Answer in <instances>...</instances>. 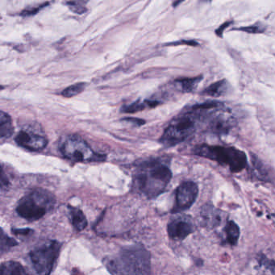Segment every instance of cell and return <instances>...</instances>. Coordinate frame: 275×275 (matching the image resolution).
I'll list each match as a JSON object with an SVG mask.
<instances>
[{
    "instance_id": "cell-21",
    "label": "cell",
    "mask_w": 275,
    "mask_h": 275,
    "mask_svg": "<svg viewBox=\"0 0 275 275\" xmlns=\"http://www.w3.org/2000/svg\"><path fill=\"white\" fill-rule=\"evenodd\" d=\"M252 161L254 169H256V171L258 172L260 178H262V179H266V180H267V172L265 171V169L264 168L262 163L255 156H253Z\"/></svg>"
},
{
    "instance_id": "cell-17",
    "label": "cell",
    "mask_w": 275,
    "mask_h": 275,
    "mask_svg": "<svg viewBox=\"0 0 275 275\" xmlns=\"http://www.w3.org/2000/svg\"><path fill=\"white\" fill-rule=\"evenodd\" d=\"M159 104L158 101L155 100H146L144 102H136V103H132L128 105L126 107H123L122 112L127 113H133L139 112V111L143 110L146 107H154Z\"/></svg>"
},
{
    "instance_id": "cell-11",
    "label": "cell",
    "mask_w": 275,
    "mask_h": 275,
    "mask_svg": "<svg viewBox=\"0 0 275 275\" xmlns=\"http://www.w3.org/2000/svg\"><path fill=\"white\" fill-rule=\"evenodd\" d=\"M201 217L204 226L213 229L221 225L224 219V212L211 204H207L202 208Z\"/></svg>"
},
{
    "instance_id": "cell-26",
    "label": "cell",
    "mask_w": 275,
    "mask_h": 275,
    "mask_svg": "<svg viewBox=\"0 0 275 275\" xmlns=\"http://www.w3.org/2000/svg\"><path fill=\"white\" fill-rule=\"evenodd\" d=\"M230 22H227V23H224L221 27L218 29V30H215V34L219 36V37H222V34H223L224 30L226 29L228 26L230 25Z\"/></svg>"
},
{
    "instance_id": "cell-7",
    "label": "cell",
    "mask_w": 275,
    "mask_h": 275,
    "mask_svg": "<svg viewBox=\"0 0 275 275\" xmlns=\"http://www.w3.org/2000/svg\"><path fill=\"white\" fill-rule=\"evenodd\" d=\"M61 152L66 158L76 162L102 161L103 154L95 153L84 140L78 136H69L61 147Z\"/></svg>"
},
{
    "instance_id": "cell-1",
    "label": "cell",
    "mask_w": 275,
    "mask_h": 275,
    "mask_svg": "<svg viewBox=\"0 0 275 275\" xmlns=\"http://www.w3.org/2000/svg\"><path fill=\"white\" fill-rule=\"evenodd\" d=\"M113 275H149L151 269L150 254L142 244L127 246L114 258L105 261Z\"/></svg>"
},
{
    "instance_id": "cell-18",
    "label": "cell",
    "mask_w": 275,
    "mask_h": 275,
    "mask_svg": "<svg viewBox=\"0 0 275 275\" xmlns=\"http://www.w3.org/2000/svg\"><path fill=\"white\" fill-rule=\"evenodd\" d=\"M202 80V77H196V78H182V79L177 80V85L180 87L181 91L184 93H188V92H191L195 88H196V86Z\"/></svg>"
},
{
    "instance_id": "cell-28",
    "label": "cell",
    "mask_w": 275,
    "mask_h": 275,
    "mask_svg": "<svg viewBox=\"0 0 275 275\" xmlns=\"http://www.w3.org/2000/svg\"><path fill=\"white\" fill-rule=\"evenodd\" d=\"M272 269H273V275H275V267L274 268H272Z\"/></svg>"
},
{
    "instance_id": "cell-27",
    "label": "cell",
    "mask_w": 275,
    "mask_h": 275,
    "mask_svg": "<svg viewBox=\"0 0 275 275\" xmlns=\"http://www.w3.org/2000/svg\"><path fill=\"white\" fill-rule=\"evenodd\" d=\"M8 185V178L4 175V170H2V176H1V187L4 189V186H7Z\"/></svg>"
},
{
    "instance_id": "cell-12",
    "label": "cell",
    "mask_w": 275,
    "mask_h": 275,
    "mask_svg": "<svg viewBox=\"0 0 275 275\" xmlns=\"http://www.w3.org/2000/svg\"><path fill=\"white\" fill-rule=\"evenodd\" d=\"M70 216H71L72 225L77 231L85 229L88 226V221L84 212L77 207H69Z\"/></svg>"
},
{
    "instance_id": "cell-2",
    "label": "cell",
    "mask_w": 275,
    "mask_h": 275,
    "mask_svg": "<svg viewBox=\"0 0 275 275\" xmlns=\"http://www.w3.org/2000/svg\"><path fill=\"white\" fill-rule=\"evenodd\" d=\"M172 178L171 170L161 161L144 163L136 170L133 178V186L140 193L148 198H156L161 195Z\"/></svg>"
},
{
    "instance_id": "cell-6",
    "label": "cell",
    "mask_w": 275,
    "mask_h": 275,
    "mask_svg": "<svg viewBox=\"0 0 275 275\" xmlns=\"http://www.w3.org/2000/svg\"><path fill=\"white\" fill-rule=\"evenodd\" d=\"M61 247L60 242L51 240L30 253V259L36 275H50L59 258Z\"/></svg>"
},
{
    "instance_id": "cell-14",
    "label": "cell",
    "mask_w": 275,
    "mask_h": 275,
    "mask_svg": "<svg viewBox=\"0 0 275 275\" xmlns=\"http://www.w3.org/2000/svg\"><path fill=\"white\" fill-rule=\"evenodd\" d=\"M14 132L12 118L9 115L4 112L0 113V136L2 139L9 138Z\"/></svg>"
},
{
    "instance_id": "cell-25",
    "label": "cell",
    "mask_w": 275,
    "mask_h": 275,
    "mask_svg": "<svg viewBox=\"0 0 275 275\" xmlns=\"http://www.w3.org/2000/svg\"><path fill=\"white\" fill-rule=\"evenodd\" d=\"M46 4H43L41 5L39 8H32V9H28V10H24L23 12H22V16H32V15H34V14L37 13V12H39L41 10V8H44V6H45Z\"/></svg>"
},
{
    "instance_id": "cell-15",
    "label": "cell",
    "mask_w": 275,
    "mask_h": 275,
    "mask_svg": "<svg viewBox=\"0 0 275 275\" xmlns=\"http://www.w3.org/2000/svg\"><path fill=\"white\" fill-rule=\"evenodd\" d=\"M225 235H226L227 242L230 245H236L240 237V229L238 225L234 221H228L225 225Z\"/></svg>"
},
{
    "instance_id": "cell-16",
    "label": "cell",
    "mask_w": 275,
    "mask_h": 275,
    "mask_svg": "<svg viewBox=\"0 0 275 275\" xmlns=\"http://www.w3.org/2000/svg\"><path fill=\"white\" fill-rule=\"evenodd\" d=\"M227 88H228L227 81L225 80H221V81L214 82L208 88H206L204 94L212 96V97H219L226 92Z\"/></svg>"
},
{
    "instance_id": "cell-22",
    "label": "cell",
    "mask_w": 275,
    "mask_h": 275,
    "mask_svg": "<svg viewBox=\"0 0 275 275\" xmlns=\"http://www.w3.org/2000/svg\"><path fill=\"white\" fill-rule=\"evenodd\" d=\"M66 4L68 5L70 10L76 14H82L87 11L84 2L74 1V2H67Z\"/></svg>"
},
{
    "instance_id": "cell-3",
    "label": "cell",
    "mask_w": 275,
    "mask_h": 275,
    "mask_svg": "<svg viewBox=\"0 0 275 275\" xmlns=\"http://www.w3.org/2000/svg\"><path fill=\"white\" fill-rule=\"evenodd\" d=\"M199 123L200 109L199 104H196L182 112L171 121L161 136V143L167 147H171L184 142L194 135Z\"/></svg>"
},
{
    "instance_id": "cell-8",
    "label": "cell",
    "mask_w": 275,
    "mask_h": 275,
    "mask_svg": "<svg viewBox=\"0 0 275 275\" xmlns=\"http://www.w3.org/2000/svg\"><path fill=\"white\" fill-rule=\"evenodd\" d=\"M198 194L199 188L195 182L190 181L182 182V184L177 188L175 204L172 212L176 213L189 209L196 202Z\"/></svg>"
},
{
    "instance_id": "cell-13",
    "label": "cell",
    "mask_w": 275,
    "mask_h": 275,
    "mask_svg": "<svg viewBox=\"0 0 275 275\" xmlns=\"http://www.w3.org/2000/svg\"><path fill=\"white\" fill-rule=\"evenodd\" d=\"M0 275H30L21 264L17 262H4L1 265Z\"/></svg>"
},
{
    "instance_id": "cell-4",
    "label": "cell",
    "mask_w": 275,
    "mask_h": 275,
    "mask_svg": "<svg viewBox=\"0 0 275 275\" xmlns=\"http://www.w3.org/2000/svg\"><path fill=\"white\" fill-rule=\"evenodd\" d=\"M55 203L54 196L51 192L44 189H36L22 198L16 211L23 219L37 221L51 211Z\"/></svg>"
},
{
    "instance_id": "cell-20",
    "label": "cell",
    "mask_w": 275,
    "mask_h": 275,
    "mask_svg": "<svg viewBox=\"0 0 275 275\" xmlns=\"http://www.w3.org/2000/svg\"><path fill=\"white\" fill-rule=\"evenodd\" d=\"M16 244H17V242H16V240L7 236L4 233V231L1 230V246H0L1 254H4L9 249L12 248L13 246H16Z\"/></svg>"
},
{
    "instance_id": "cell-10",
    "label": "cell",
    "mask_w": 275,
    "mask_h": 275,
    "mask_svg": "<svg viewBox=\"0 0 275 275\" xmlns=\"http://www.w3.org/2000/svg\"><path fill=\"white\" fill-rule=\"evenodd\" d=\"M195 231V225L188 217H179L167 226L169 236L173 240H182Z\"/></svg>"
},
{
    "instance_id": "cell-24",
    "label": "cell",
    "mask_w": 275,
    "mask_h": 275,
    "mask_svg": "<svg viewBox=\"0 0 275 275\" xmlns=\"http://www.w3.org/2000/svg\"><path fill=\"white\" fill-rule=\"evenodd\" d=\"M12 233H13L14 234L17 235V236H19V235H20V236H29V235L33 233V230H32V229H12Z\"/></svg>"
},
{
    "instance_id": "cell-19",
    "label": "cell",
    "mask_w": 275,
    "mask_h": 275,
    "mask_svg": "<svg viewBox=\"0 0 275 275\" xmlns=\"http://www.w3.org/2000/svg\"><path fill=\"white\" fill-rule=\"evenodd\" d=\"M86 84L84 82H80V84H76L74 85L70 86L68 88L63 90L62 92V95L66 98L73 97L75 95H78L81 93L85 89Z\"/></svg>"
},
{
    "instance_id": "cell-5",
    "label": "cell",
    "mask_w": 275,
    "mask_h": 275,
    "mask_svg": "<svg viewBox=\"0 0 275 275\" xmlns=\"http://www.w3.org/2000/svg\"><path fill=\"white\" fill-rule=\"evenodd\" d=\"M196 155L217 161L227 166L233 173L243 171L247 166V157L244 152L233 147L202 145L194 150Z\"/></svg>"
},
{
    "instance_id": "cell-23",
    "label": "cell",
    "mask_w": 275,
    "mask_h": 275,
    "mask_svg": "<svg viewBox=\"0 0 275 275\" xmlns=\"http://www.w3.org/2000/svg\"><path fill=\"white\" fill-rule=\"evenodd\" d=\"M265 28L261 23H256L254 25L239 29L240 31L245 32V33H262L265 31Z\"/></svg>"
},
{
    "instance_id": "cell-9",
    "label": "cell",
    "mask_w": 275,
    "mask_h": 275,
    "mask_svg": "<svg viewBox=\"0 0 275 275\" xmlns=\"http://www.w3.org/2000/svg\"><path fill=\"white\" fill-rule=\"evenodd\" d=\"M16 143L21 147L31 151H41L46 147L48 140L45 136L30 132L29 130H22L16 136Z\"/></svg>"
}]
</instances>
